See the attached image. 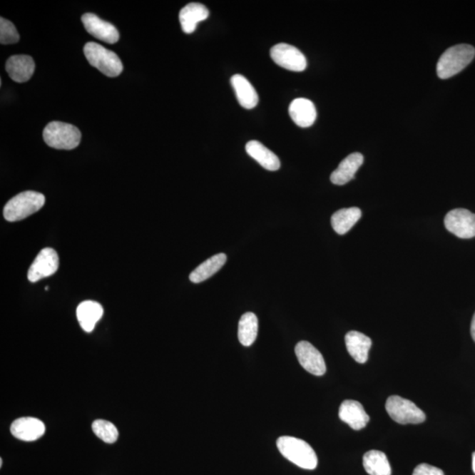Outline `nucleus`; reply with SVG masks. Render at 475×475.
<instances>
[{
  "label": "nucleus",
  "instance_id": "dca6fc26",
  "mask_svg": "<svg viewBox=\"0 0 475 475\" xmlns=\"http://www.w3.org/2000/svg\"><path fill=\"white\" fill-rule=\"evenodd\" d=\"M364 163V156L359 153L349 154L343 160L339 167L332 173L330 180L335 185H344L354 179L356 173Z\"/></svg>",
  "mask_w": 475,
  "mask_h": 475
},
{
  "label": "nucleus",
  "instance_id": "7ed1b4c3",
  "mask_svg": "<svg viewBox=\"0 0 475 475\" xmlns=\"http://www.w3.org/2000/svg\"><path fill=\"white\" fill-rule=\"evenodd\" d=\"M45 197L36 191H25L15 195L4 208V217L9 222L20 221L37 213L44 205Z\"/></svg>",
  "mask_w": 475,
  "mask_h": 475
},
{
  "label": "nucleus",
  "instance_id": "9d476101",
  "mask_svg": "<svg viewBox=\"0 0 475 475\" xmlns=\"http://www.w3.org/2000/svg\"><path fill=\"white\" fill-rule=\"evenodd\" d=\"M58 267L59 258L56 252L50 247L44 248L36 256L35 261L29 267V280L36 282L41 279L51 277L56 272Z\"/></svg>",
  "mask_w": 475,
  "mask_h": 475
},
{
  "label": "nucleus",
  "instance_id": "cd10ccee",
  "mask_svg": "<svg viewBox=\"0 0 475 475\" xmlns=\"http://www.w3.org/2000/svg\"><path fill=\"white\" fill-rule=\"evenodd\" d=\"M413 475H444L442 470L429 464H420L414 469Z\"/></svg>",
  "mask_w": 475,
  "mask_h": 475
},
{
  "label": "nucleus",
  "instance_id": "412c9836",
  "mask_svg": "<svg viewBox=\"0 0 475 475\" xmlns=\"http://www.w3.org/2000/svg\"><path fill=\"white\" fill-rule=\"evenodd\" d=\"M246 150L251 158L269 171H277L281 167L279 158L261 142L252 141L246 145Z\"/></svg>",
  "mask_w": 475,
  "mask_h": 475
},
{
  "label": "nucleus",
  "instance_id": "aec40b11",
  "mask_svg": "<svg viewBox=\"0 0 475 475\" xmlns=\"http://www.w3.org/2000/svg\"><path fill=\"white\" fill-rule=\"evenodd\" d=\"M103 307L96 301L86 300L79 304L77 308V318L83 330L92 332L96 323L103 318Z\"/></svg>",
  "mask_w": 475,
  "mask_h": 475
},
{
  "label": "nucleus",
  "instance_id": "9b49d317",
  "mask_svg": "<svg viewBox=\"0 0 475 475\" xmlns=\"http://www.w3.org/2000/svg\"><path fill=\"white\" fill-rule=\"evenodd\" d=\"M81 21L86 31L96 39L111 44L118 43L120 36L114 25L90 13L83 15Z\"/></svg>",
  "mask_w": 475,
  "mask_h": 475
},
{
  "label": "nucleus",
  "instance_id": "6e6552de",
  "mask_svg": "<svg viewBox=\"0 0 475 475\" xmlns=\"http://www.w3.org/2000/svg\"><path fill=\"white\" fill-rule=\"evenodd\" d=\"M444 225L452 235L461 239L475 237V214L466 209H454L444 218Z\"/></svg>",
  "mask_w": 475,
  "mask_h": 475
},
{
  "label": "nucleus",
  "instance_id": "f8f14e48",
  "mask_svg": "<svg viewBox=\"0 0 475 475\" xmlns=\"http://www.w3.org/2000/svg\"><path fill=\"white\" fill-rule=\"evenodd\" d=\"M10 429L14 436L26 442L39 439L46 431L44 422L34 417L19 418L13 422Z\"/></svg>",
  "mask_w": 475,
  "mask_h": 475
},
{
  "label": "nucleus",
  "instance_id": "0eeeda50",
  "mask_svg": "<svg viewBox=\"0 0 475 475\" xmlns=\"http://www.w3.org/2000/svg\"><path fill=\"white\" fill-rule=\"evenodd\" d=\"M270 56L277 66L300 73L307 66V58L299 48L287 44H278L270 50Z\"/></svg>",
  "mask_w": 475,
  "mask_h": 475
},
{
  "label": "nucleus",
  "instance_id": "2eb2a0df",
  "mask_svg": "<svg viewBox=\"0 0 475 475\" xmlns=\"http://www.w3.org/2000/svg\"><path fill=\"white\" fill-rule=\"evenodd\" d=\"M289 114L293 122L302 128L312 126L317 118L315 104L305 98H297L290 103Z\"/></svg>",
  "mask_w": 475,
  "mask_h": 475
},
{
  "label": "nucleus",
  "instance_id": "a878e982",
  "mask_svg": "<svg viewBox=\"0 0 475 475\" xmlns=\"http://www.w3.org/2000/svg\"><path fill=\"white\" fill-rule=\"evenodd\" d=\"M92 429L94 434L107 444H113L118 439V429L111 422L96 420L93 422Z\"/></svg>",
  "mask_w": 475,
  "mask_h": 475
},
{
  "label": "nucleus",
  "instance_id": "c756f323",
  "mask_svg": "<svg viewBox=\"0 0 475 475\" xmlns=\"http://www.w3.org/2000/svg\"><path fill=\"white\" fill-rule=\"evenodd\" d=\"M472 466H473L474 473L475 474V451L473 454Z\"/></svg>",
  "mask_w": 475,
  "mask_h": 475
},
{
  "label": "nucleus",
  "instance_id": "ddd939ff",
  "mask_svg": "<svg viewBox=\"0 0 475 475\" xmlns=\"http://www.w3.org/2000/svg\"><path fill=\"white\" fill-rule=\"evenodd\" d=\"M339 417L355 431H360L367 425L369 417L360 402L346 399L339 409Z\"/></svg>",
  "mask_w": 475,
  "mask_h": 475
},
{
  "label": "nucleus",
  "instance_id": "39448f33",
  "mask_svg": "<svg viewBox=\"0 0 475 475\" xmlns=\"http://www.w3.org/2000/svg\"><path fill=\"white\" fill-rule=\"evenodd\" d=\"M45 143L52 148L73 150L81 141V133L77 127L70 123L51 122L44 131Z\"/></svg>",
  "mask_w": 475,
  "mask_h": 475
},
{
  "label": "nucleus",
  "instance_id": "6ab92c4d",
  "mask_svg": "<svg viewBox=\"0 0 475 475\" xmlns=\"http://www.w3.org/2000/svg\"><path fill=\"white\" fill-rule=\"evenodd\" d=\"M231 84L241 107L252 109L257 106L258 93L247 78L240 74L233 75L231 78Z\"/></svg>",
  "mask_w": 475,
  "mask_h": 475
},
{
  "label": "nucleus",
  "instance_id": "b1692460",
  "mask_svg": "<svg viewBox=\"0 0 475 475\" xmlns=\"http://www.w3.org/2000/svg\"><path fill=\"white\" fill-rule=\"evenodd\" d=\"M363 464L369 475H391L392 469L387 455L382 451L372 450L364 454Z\"/></svg>",
  "mask_w": 475,
  "mask_h": 475
},
{
  "label": "nucleus",
  "instance_id": "a211bd4d",
  "mask_svg": "<svg viewBox=\"0 0 475 475\" xmlns=\"http://www.w3.org/2000/svg\"><path fill=\"white\" fill-rule=\"evenodd\" d=\"M347 349L357 363L364 364L368 360L369 350L372 342L367 335L357 331H350L345 337Z\"/></svg>",
  "mask_w": 475,
  "mask_h": 475
},
{
  "label": "nucleus",
  "instance_id": "c85d7f7f",
  "mask_svg": "<svg viewBox=\"0 0 475 475\" xmlns=\"http://www.w3.org/2000/svg\"><path fill=\"white\" fill-rule=\"evenodd\" d=\"M471 334L475 342V312L473 317L472 323H471Z\"/></svg>",
  "mask_w": 475,
  "mask_h": 475
},
{
  "label": "nucleus",
  "instance_id": "bb28decb",
  "mask_svg": "<svg viewBox=\"0 0 475 475\" xmlns=\"http://www.w3.org/2000/svg\"><path fill=\"white\" fill-rule=\"evenodd\" d=\"M20 41L16 28L12 22L7 21L6 19L1 17L0 19V43L1 44H14Z\"/></svg>",
  "mask_w": 475,
  "mask_h": 475
},
{
  "label": "nucleus",
  "instance_id": "1a4fd4ad",
  "mask_svg": "<svg viewBox=\"0 0 475 475\" xmlns=\"http://www.w3.org/2000/svg\"><path fill=\"white\" fill-rule=\"evenodd\" d=\"M295 353L301 367L315 376H322L327 371L322 353L310 342L302 341L295 347Z\"/></svg>",
  "mask_w": 475,
  "mask_h": 475
},
{
  "label": "nucleus",
  "instance_id": "423d86ee",
  "mask_svg": "<svg viewBox=\"0 0 475 475\" xmlns=\"http://www.w3.org/2000/svg\"><path fill=\"white\" fill-rule=\"evenodd\" d=\"M386 409L392 419L401 424H419L426 419V416L422 409L414 402L393 395L387 399Z\"/></svg>",
  "mask_w": 475,
  "mask_h": 475
},
{
  "label": "nucleus",
  "instance_id": "4468645a",
  "mask_svg": "<svg viewBox=\"0 0 475 475\" xmlns=\"http://www.w3.org/2000/svg\"><path fill=\"white\" fill-rule=\"evenodd\" d=\"M35 62L31 56L26 55H14L7 60L6 71L9 77L17 83L29 81L35 71Z\"/></svg>",
  "mask_w": 475,
  "mask_h": 475
},
{
  "label": "nucleus",
  "instance_id": "5701e85b",
  "mask_svg": "<svg viewBox=\"0 0 475 475\" xmlns=\"http://www.w3.org/2000/svg\"><path fill=\"white\" fill-rule=\"evenodd\" d=\"M226 260L228 257L223 252L213 255V257L206 260L205 262L200 264L197 269L190 275V280L195 284L207 280L225 265Z\"/></svg>",
  "mask_w": 475,
  "mask_h": 475
},
{
  "label": "nucleus",
  "instance_id": "4be33fe9",
  "mask_svg": "<svg viewBox=\"0 0 475 475\" xmlns=\"http://www.w3.org/2000/svg\"><path fill=\"white\" fill-rule=\"evenodd\" d=\"M361 216L362 211L357 207L339 210L331 218L332 228L338 235H345L357 224Z\"/></svg>",
  "mask_w": 475,
  "mask_h": 475
},
{
  "label": "nucleus",
  "instance_id": "20e7f679",
  "mask_svg": "<svg viewBox=\"0 0 475 475\" xmlns=\"http://www.w3.org/2000/svg\"><path fill=\"white\" fill-rule=\"evenodd\" d=\"M84 54L90 65L106 76L118 77L122 73L123 66L119 56L101 45L90 41L85 45Z\"/></svg>",
  "mask_w": 475,
  "mask_h": 475
},
{
  "label": "nucleus",
  "instance_id": "f257e3e1",
  "mask_svg": "<svg viewBox=\"0 0 475 475\" xmlns=\"http://www.w3.org/2000/svg\"><path fill=\"white\" fill-rule=\"evenodd\" d=\"M277 446L285 459L301 469L314 470L318 465V458L314 449L302 439L281 436L277 441Z\"/></svg>",
  "mask_w": 475,
  "mask_h": 475
},
{
  "label": "nucleus",
  "instance_id": "f3484780",
  "mask_svg": "<svg viewBox=\"0 0 475 475\" xmlns=\"http://www.w3.org/2000/svg\"><path fill=\"white\" fill-rule=\"evenodd\" d=\"M210 12L200 3H190L180 11L179 20L184 33L191 34L197 29L199 22L205 21Z\"/></svg>",
  "mask_w": 475,
  "mask_h": 475
},
{
  "label": "nucleus",
  "instance_id": "f03ea898",
  "mask_svg": "<svg viewBox=\"0 0 475 475\" xmlns=\"http://www.w3.org/2000/svg\"><path fill=\"white\" fill-rule=\"evenodd\" d=\"M474 56L475 48L472 45L459 44L449 48L437 62V76L442 79L455 76L473 61Z\"/></svg>",
  "mask_w": 475,
  "mask_h": 475
},
{
  "label": "nucleus",
  "instance_id": "393cba45",
  "mask_svg": "<svg viewBox=\"0 0 475 475\" xmlns=\"http://www.w3.org/2000/svg\"><path fill=\"white\" fill-rule=\"evenodd\" d=\"M258 334V319L254 312H246L240 320L238 337L241 344L250 347L255 342Z\"/></svg>",
  "mask_w": 475,
  "mask_h": 475
}]
</instances>
